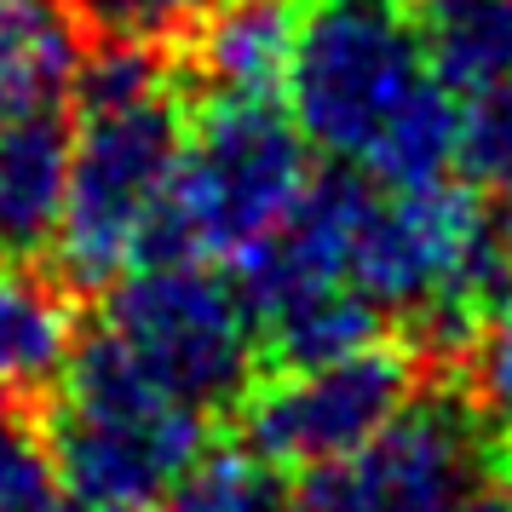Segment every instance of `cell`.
Segmentation results:
<instances>
[{
	"instance_id": "cell-5",
	"label": "cell",
	"mask_w": 512,
	"mask_h": 512,
	"mask_svg": "<svg viewBox=\"0 0 512 512\" xmlns=\"http://www.w3.org/2000/svg\"><path fill=\"white\" fill-rule=\"evenodd\" d=\"M104 328L144 369L202 415L242 409L259 386V323L231 265L219 259H144L110 294Z\"/></svg>"
},
{
	"instance_id": "cell-10",
	"label": "cell",
	"mask_w": 512,
	"mask_h": 512,
	"mask_svg": "<svg viewBox=\"0 0 512 512\" xmlns=\"http://www.w3.org/2000/svg\"><path fill=\"white\" fill-rule=\"evenodd\" d=\"M70 150L75 127L64 104L0 116V242L12 254H35L58 236Z\"/></svg>"
},
{
	"instance_id": "cell-6",
	"label": "cell",
	"mask_w": 512,
	"mask_h": 512,
	"mask_svg": "<svg viewBox=\"0 0 512 512\" xmlns=\"http://www.w3.org/2000/svg\"><path fill=\"white\" fill-rule=\"evenodd\" d=\"M420 392L415 340H374L363 351L277 369L242 397V443L277 472H317L357 455L392 426Z\"/></svg>"
},
{
	"instance_id": "cell-8",
	"label": "cell",
	"mask_w": 512,
	"mask_h": 512,
	"mask_svg": "<svg viewBox=\"0 0 512 512\" xmlns=\"http://www.w3.org/2000/svg\"><path fill=\"white\" fill-rule=\"evenodd\" d=\"M81 300L70 277L0 265V397L41 409L58 397L81 351Z\"/></svg>"
},
{
	"instance_id": "cell-1",
	"label": "cell",
	"mask_w": 512,
	"mask_h": 512,
	"mask_svg": "<svg viewBox=\"0 0 512 512\" xmlns=\"http://www.w3.org/2000/svg\"><path fill=\"white\" fill-rule=\"evenodd\" d=\"M282 98L317 156L374 185L455 173L461 98L426 58L415 0H305Z\"/></svg>"
},
{
	"instance_id": "cell-4",
	"label": "cell",
	"mask_w": 512,
	"mask_h": 512,
	"mask_svg": "<svg viewBox=\"0 0 512 512\" xmlns=\"http://www.w3.org/2000/svg\"><path fill=\"white\" fill-rule=\"evenodd\" d=\"M70 190L58 213V265L75 288H116L144 259L190 139L179 87L162 81L133 98H98L75 110Z\"/></svg>"
},
{
	"instance_id": "cell-9",
	"label": "cell",
	"mask_w": 512,
	"mask_h": 512,
	"mask_svg": "<svg viewBox=\"0 0 512 512\" xmlns=\"http://www.w3.org/2000/svg\"><path fill=\"white\" fill-rule=\"evenodd\" d=\"M305 0H213L202 29L185 41L190 70L208 93L282 98Z\"/></svg>"
},
{
	"instance_id": "cell-2",
	"label": "cell",
	"mask_w": 512,
	"mask_h": 512,
	"mask_svg": "<svg viewBox=\"0 0 512 512\" xmlns=\"http://www.w3.org/2000/svg\"><path fill=\"white\" fill-rule=\"evenodd\" d=\"M47 443L75 507L144 512L208 455V415L98 328L47 403Z\"/></svg>"
},
{
	"instance_id": "cell-19",
	"label": "cell",
	"mask_w": 512,
	"mask_h": 512,
	"mask_svg": "<svg viewBox=\"0 0 512 512\" xmlns=\"http://www.w3.org/2000/svg\"><path fill=\"white\" fill-rule=\"evenodd\" d=\"M93 512H104V507H93Z\"/></svg>"
},
{
	"instance_id": "cell-7",
	"label": "cell",
	"mask_w": 512,
	"mask_h": 512,
	"mask_svg": "<svg viewBox=\"0 0 512 512\" xmlns=\"http://www.w3.org/2000/svg\"><path fill=\"white\" fill-rule=\"evenodd\" d=\"M484 472L478 397L415 392V403L357 455L305 472L288 512H461Z\"/></svg>"
},
{
	"instance_id": "cell-16",
	"label": "cell",
	"mask_w": 512,
	"mask_h": 512,
	"mask_svg": "<svg viewBox=\"0 0 512 512\" xmlns=\"http://www.w3.org/2000/svg\"><path fill=\"white\" fill-rule=\"evenodd\" d=\"M455 173L489 202H512V87L461 98V133H455Z\"/></svg>"
},
{
	"instance_id": "cell-14",
	"label": "cell",
	"mask_w": 512,
	"mask_h": 512,
	"mask_svg": "<svg viewBox=\"0 0 512 512\" xmlns=\"http://www.w3.org/2000/svg\"><path fill=\"white\" fill-rule=\"evenodd\" d=\"M0 512H70L47 432H35L24 403L0 397Z\"/></svg>"
},
{
	"instance_id": "cell-15",
	"label": "cell",
	"mask_w": 512,
	"mask_h": 512,
	"mask_svg": "<svg viewBox=\"0 0 512 512\" xmlns=\"http://www.w3.org/2000/svg\"><path fill=\"white\" fill-rule=\"evenodd\" d=\"M70 12L93 41L185 52V41L213 12V0H70Z\"/></svg>"
},
{
	"instance_id": "cell-3",
	"label": "cell",
	"mask_w": 512,
	"mask_h": 512,
	"mask_svg": "<svg viewBox=\"0 0 512 512\" xmlns=\"http://www.w3.org/2000/svg\"><path fill=\"white\" fill-rule=\"evenodd\" d=\"M311 179V139L294 110H282L277 98L208 93L202 110H190L185 162L144 259L236 265L294 219Z\"/></svg>"
},
{
	"instance_id": "cell-12",
	"label": "cell",
	"mask_w": 512,
	"mask_h": 512,
	"mask_svg": "<svg viewBox=\"0 0 512 512\" xmlns=\"http://www.w3.org/2000/svg\"><path fill=\"white\" fill-rule=\"evenodd\" d=\"M415 24L455 98L512 87V0H415Z\"/></svg>"
},
{
	"instance_id": "cell-13",
	"label": "cell",
	"mask_w": 512,
	"mask_h": 512,
	"mask_svg": "<svg viewBox=\"0 0 512 512\" xmlns=\"http://www.w3.org/2000/svg\"><path fill=\"white\" fill-rule=\"evenodd\" d=\"M156 512H288V478L248 443L213 449L156 501Z\"/></svg>"
},
{
	"instance_id": "cell-11",
	"label": "cell",
	"mask_w": 512,
	"mask_h": 512,
	"mask_svg": "<svg viewBox=\"0 0 512 512\" xmlns=\"http://www.w3.org/2000/svg\"><path fill=\"white\" fill-rule=\"evenodd\" d=\"M70 0H0V116L47 110L75 93L81 35Z\"/></svg>"
},
{
	"instance_id": "cell-20",
	"label": "cell",
	"mask_w": 512,
	"mask_h": 512,
	"mask_svg": "<svg viewBox=\"0 0 512 512\" xmlns=\"http://www.w3.org/2000/svg\"><path fill=\"white\" fill-rule=\"evenodd\" d=\"M0 248H6V242H0Z\"/></svg>"
},
{
	"instance_id": "cell-17",
	"label": "cell",
	"mask_w": 512,
	"mask_h": 512,
	"mask_svg": "<svg viewBox=\"0 0 512 512\" xmlns=\"http://www.w3.org/2000/svg\"><path fill=\"white\" fill-rule=\"evenodd\" d=\"M466 363H472V397H478V409H489L495 420L512 426V282L501 288V300H495V311H489V323Z\"/></svg>"
},
{
	"instance_id": "cell-18",
	"label": "cell",
	"mask_w": 512,
	"mask_h": 512,
	"mask_svg": "<svg viewBox=\"0 0 512 512\" xmlns=\"http://www.w3.org/2000/svg\"><path fill=\"white\" fill-rule=\"evenodd\" d=\"M501 472H507V495H512V449L501 455Z\"/></svg>"
}]
</instances>
